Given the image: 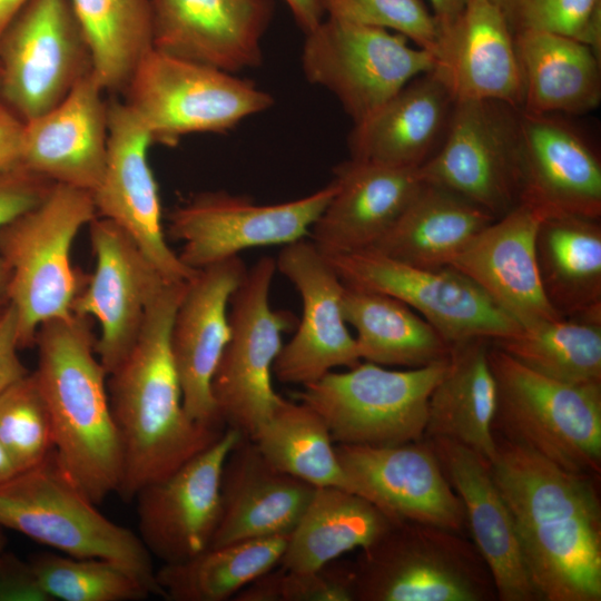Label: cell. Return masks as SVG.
I'll list each match as a JSON object with an SVG mask.
<instances>
[{
  "label": "cell",
  "mask_w": 601,
  "mask_h": 601,
  "mask_svg": "<svg viewBox=\"0 0 601 601\" xmlns=\"http://www.w3.org/2000/svg\"><path fill=\"white\" fill-rule=\"evenodd\" d=\"M494 436L490 472L513 518L541 601H600L597 477L564 470L523 445Z\"/></svg>",
  "instance_id": "obj_1"
},
{
  "label": "cell",
  "mask_w": 601,
  "mask_h": 601,
  "mask_svg": "<svg viewBox=\"0 0 601 601\" xmlns=\"http://www.w3.org/2000/svg\"><path fill=\"white\" fill-rule=\"evenodd\" d=\"M186 285L168 283L152 299L134 347L107 378L122 452L117 493L126 501L209 447L226 430L193 421L183 405L170 328Z\"/></svg>",
  "instance_id": "obj_2"
},
{
  "label": "cell",
  "mask_w": 601,
  "mask_h": 601,
  "mask_svg": "<svg viewBox=\"0 0 601 601\" xmlns=\"http://www.w3.org/2000/svg\"><path fill=\"white\" fill-rule=\"evenodd\" d=\"M90 326V318L73 314L43 323L32 373L49 410L60 465L99 504L119 489L122 452Z\"/></svg>",
  "instance_id": "obj_3"
},
{
  "label": "cell",
  "mask_w": 601,
  "mask_h": 601,
  "mask_svg": "<svg viewBox=\"0 0 601 601\" xmlns=\"http://www.w3.org/2000/svg\"><path fill=\"white\" fill-rule=\"evenodd\" d=\"M97 217L89 191L55 184L37 206L0 229V258L10 269L9 303L20 348L35 345L39 327L72 315L87 278L71 263L80 229Z\"/></svg>",
  "instance_id": "obj_4"
},
{
  "label": "cell",
  "mask_w": 601,
  "mask_h": 601,
  "mask_svg": "<svg viewBox=\"0 0 601 601\" xmlns=\"http://www.w3.org/2000/svg\"><path fill=\"white\" fill-rule=\"evenodd\" d=\"M496 385L493 433L564 470L601 472V384L573 385L543 376L492 344Z\"/></svg>",
  "instance_id": "obj_5"
},
{
  "label": "cell",
  "mask_w": 601,
  "mask_h": 601,
  "mask_svg": "<svg viewBox=\"0 0 601 601\" xmlns=\"http://www.w3.org/2000/svg\"><path fill=\"white\" fill-rule=\"evenodd\" d=\"M0 525L69 556L118 562L164 597L152 556L138 534L104 515L55 451L0 484Z\"/></svg>",
  "instance_id": "obj_6"
},
{
  "label": "cell",
  "mask_w": 601,
  "mask_h": 601,
  "mask_svg": "<svg viewBox=\"0 0 601 601\" xmlns=\"http://www.w3.org/2000/svg\"><path fill=\"white\" fill-rule=\"evenodd\" d=\"M354 601H493L491 572L473 542L436 525L395 521L359 549Z\"/></svg>",
  "instance_id": "obj_7"
},
{
  "label": "cell",
  "mask_w": 601,
  "mask_h": 601,
  "mask_svg": "<svg viewBox=\"0 0 601 601\" xmlns=\"http://www.w3.org/2000/svg\"><path fill=\"white\" fill-rule=\"evenodd\" d=\"M122 95L151 142L169 147L189 134L226 132L274 105L272 95L249 80L155 49Z\"/></svg>",
  "instance_id": "obj_8"
},
{
  "label": "cell",
  "mask_w": 601,
  "mask_h": 601,
  "mask_svg": "<svg viewBox=\"0 0 601 601\" xmlns=\"http://www.w3.org/2000/svg\"><path fill=\"white\" fill-rule=\"evenodd\" d=\"M449 358L405 371L362 361L328 372L297 393L325 422L335 444L392 446L422 440L428 397Z\"/></svg>",
  "instance_id": "obj_9"
},
{
  "label": "cell",
  "mask_w": 601,
  "mask_h": 601,
  "mask_svg": "<svg viewBox=\"0 0 601 601\" xmlns=\"http://www.w3.org/2000/svg\"><path fill=\"white\" fill-rule=\"evenodd\" d=\"M273 257L259 258L234 290L228 307L230 337L215 372L213 396L226 427L253 439L283 397L272 385L282 334L296 317L275 311L269 290L276 273Z\"/></svg>",
  "instance_id": "obj_10"
},
{
  "label": "cell",
  "mask_w": 601,
  "mask_h": 601,
  "mask_svg": "<svg viewBox=\"0 0 601 601\" xmlns=\"http://www.w3.org/2000/svg\"><path fill=\"white\" fill-rule=\"evenodd\" d=\"M305 35L300 60L306 79L332 92L354 124L434 63L430 50L381 28L327 17Z\"/></svg>",
  "instance_id": "obj_11"
},
{
  "label": "cell",
  "mask_w": 601,
  "mask_h": 601,
  "mask_svg": "<svg viewBox=\"0 0 601 601\" xmlns=\"http://www.w3.org/2000/svg\"><path fill=\"white\" fill-rule=\"evenodd\" d=\"M0 100L23 121L59 105L92 72L70 0H28L0 35Z\"/></svg>",
  "instance_id": "obj_12"
},
{
  "label": "cell",
  "mask_w": 601,
  "mask_h": 601,
  "mask_svg": "<svg viewBox=\"0 0 601 601\" xmlns=\"http://www.w3.org/2000/svg\"><path fill=\"white\" fill-rule=\"evenodd\" d=\"M521 109L495 100L454 104L444 137L418 168L497 218L520 203Z\"/></svg>",
  "instance_id": "obj_13"
},
{
  "label": "cell",
  "mask_w": 601,
  "mask_h": 601,
  "mask_svg": "<svg viewBox=\"0 0 601 601\" xmlns=\"http://www.w3.org/2000/svg\"><path fill=\"white\" fill-rule=\"evenodd\" d=\"M326 256L345 285L397 298L420 313L450 345L473 338L502 339L522 329L452 266H413L372 249Z\"/></svg>",
  "instance_id": "obj_14"
},
{
  "label": "cell",
  "mask_w": 601,
  "mask_h": 601,
  "mask_svg": "<svg viewBox=\"0 0 601 601\" xmlns=\"http://www.w3.org/2000/svg\"><path fill=\"white\" fill-rule=\"evenodd\" d=\"M334 191L332 180L305 197L268 205L226 191L200 193L170 211L168 235L183 244L179 259L198 270L248 248L303 239Z\"/></svg>",
  "instance_id": "obj_15"
},
{
  "label": "cell",
  "mask_w": 601,
  "mask_h": 601,
  "mask_svg": "<svg viewBox=\"0 0 601 601\" xmlns=\"http://www.w3.org/2000/svg\"><path fill=\"white\" fill-rule=\"evenodd\" d=\"M88 226L95 269L73 299L71 313L98 322L95 348L109 375L138 339L149 304L170 282L114 221L97 216Z\"/></svg>",
  "instance_id": "obj_16"
},
{
  "label": "cell",
  "mask_w": 601,
  "mask_h": 601,
  "mask_svg": "<svg viewBox=\"0 0 601 601\" xmlns=\"http://www.w3.org/2000/svg\"><path fill=\"white\" fill-rule=\"evenodd\" d=\"M151 144L129 106L109 101L107 159L92 200L97 216L125 230L167 282H188L198 270L186 266L167 243L158 185L148 162Z\"/></svg>",
  "instance_id": "obj_17"
},
{
  "label": "cell",
  "mask_w": 601,
  "mask_h": 601,
  "mask_svg": "<svg viewBox=\"0 0 601 601\" xmlns=\"http://www.w3.org/2000/svg\"><path fill=\"white\" fill-rule=\"evenodd\" d=\"M275 262L298 292L303 308L294 336L274 362L276 378L304 386L335 367L358 364L355 337L343 315L345 284L328 257L303 238L284 245Z\"/></svg>",
  "instance_id": "obj_18"
},
{
  "label": "cell",
  "mask_w": 601,
  "mask_h": 601,
  "mask_svg": "<svg viewBox=\"0 0 601 601\" xmlns=\"http://www.w3.org/2000/svg\"><path fill=\"white\" fill-rule=\"evenodd\" d=\"M242 434L226 427L209 447L136 494L138 536L164 564L184 562L209 548L220 518V480Z\"/></svg>",
  "instance_id": "obj_19"
},
{
  "label": "cell",
  "mask_w": 601,
  "mask_h": 601,
  "mask_svg": "<svg viewBox=\"0 0 601 601\" xmlns=\"http://www.w3.org/2000/svg\"><path fill=\"white\" fill-rule=\"evenodd\" d=\"M355 492L394 521L427 523L461 532L463 504L425 437L392 446L336 444Z\"/></svg>",
  "instance_id": "obj_20"
},
{
  "label": "cell",
  "mask_w": 601,
  "mask_h": 601,
  "mask_svg": "<svg viewBox=\"0 0 601 601\" xmlns=\"http://www.w3.org/2000/svg\"><path fill=\"white\" fill-rule=\"evenodd\" d=\"M246 266L239 256L198 269L187 282L170 328V349L183 405L195 422L226 428L211 383L230 337L229 300Z\"/></svg>",
  "instance_id": "obj_21"
},
{
  "label": "cell",
  "mask_w": 601,
  "mask_h": 601,
  "mask_svg": "<svg viewBox=\"0 0 601 601\" xmlns=\"http://www.w3.org/2000/svg\"><path fill=\"white\" fill-rule=\"evenodd\" d=\"M152 49L230 73L257 68L273 0H148Z\"/></svg>",
  "instance_id": "obj_22"
},
{
  "label": "cell",
  "mask_w": 601,
  "mask_h": 601,
  "mask_svg": "<svg viewBox=\"0 0 601 601\" xmlns=\"http://www.w3.org/2000/svg\"><path fill=\"white\" fill-rule=\"evenodd\" d=\"M520 124V203L543 218H600L601 164L584 136L558 115L521 110Z\"/></svg>",
  "instance_id": "obj_23"
},
{
  "label": "cell",
  "mask_w": 601,
  "mask_h": 601,
  "mask_svg": "<svg viewBox=\"0 0 601 601\" xmlns=\"http://www.w3.org/2000/svg\"><path fill=\"white\" fill-rule=\"evenodd\" d=\"M431 72L454 102L495 100L521 109L523 85L514 35L492 0H471L440 28Z\"/></svg>",
  "instance_id": "obj_24"
},
{
  "label": "cell",
  "mask_w": 601,
  "mask_h": 601,
  "mask_svg": "<svg viewBox=\"0 0 601 601\" xmlns=\"http://www.w3.org/2000/svg\"><path fill=\"white\" fill-rule=\"evenodd\" d=\"M543 216L518 204L481 229L452 260L522 328L562 318L548 302L539 276L535 237Z\"/></svg>",
  "instance_id": "obj_25"
},
{
  "label": "cell",
  "mask_w": 601,
  "mask_h": 601,
  "mask_svg": "<svg viewBox=\"0 0 601 601\" xmlns=\"http://www.w3.org/2000/svg\"><path fill=\"white\" fill-rule=\"evenodd\" d=\"M93 73L55 108L23 124L21 166L55 184L89 191L104 174L108 104Z\"/></svg>",
  "instance_id": "obj_26"
},
{
  "label": "cell",
  "mask_w": 601,
  "mask_h": 601,
  "mask_svg": "<svg viewBox=\"0 0 601 601\" xmlns=\"http://www.w3.org/2000/svg\"><path fill=\"white\" fill-rule=\"evenodd\" d=\"M427 440L463 504L466 525L491 572L497 600L541 601L526 570L513 518L491 475L489 462L455 441Z\"/></svg>",
  "instance_id": "obj_27"
},
{
  "label": "cell",
  "mask_w": 601,
  "mask_h": 601,
  "mask_svg": "<svg viewBox=\"0 0 601 601\" xmlns=\"http://www.w3.org/2000/svg\"><path fill=\"white\" fill-rule=\"evenodd\" d=\"M335 191L309 230L325 255L371 248L395 223L422 184L418 169L349 158L337 165Z\"/></svg>",
  "instance_id": "obj_28"
},
{
  "label": "cell",
  "mask_w": 601,
  "mask_h": 601,
  "mask_svg": "<svg viewBox=\"0 0 601 601\" xmlns=\"http://www.w3.org/2000/svg\"><path fill=\"white\" fill-rule=\"evenodd\" d=\"M315 489L275 469L255 442L242 435L224 463L220 518L209 546L289 535Z\"/></svg>",
  "instance_id": "obj_29"
},
{
  "label": "cell",
  "mask_w": 601,
  "mask_h": 601,
  "mask_svg": "<svg viewBox=\"0 0 601 601\" xmlns=\"http://www.w3.org/2000/svg\"><path fill=\"white\" fill-rule=\"evenodd\" d=\"M454 104L431 71L414 78L354 124L347 137L349 158L418 169L440 146Z\"/></svg>",
  "instance_id": "obj_30"
},
{
  "label": "cell",
  "mask_w": 601,
  "mask_h": 601,
  "mask_svg": "<svg viewBox=\"0 0 601 601\" xmlns=\"http://www.w3.org/2000/svg\"><path fill=\"white\" fill-rule=\"evenodd\" d=\"M523 99L521 110L536 115H582L601 101L600 57L590 46L564 35H514Z\"/></svg>",
  "instance_id": "obj_31"
},
{
  "label": "cell",
  "mask_w": 601,
  "mask_h": 601,
  "mask_svg": "<svg viewBox=\"0 0 601 601\" xmlns=\"http://www.w3.org/2000/svg\"><path fill=\"white\" fill-rule=\"evenodd\" d=\"M490 345L486 338L451 345L447 370L428 397L424 433L427 439L455 441L489 463L496 451L492 428L496 385Z\"/></svg>",
  "instance_id": "obj_32"
},
{
  "label": "cell",
  "mask_w": 601,
  "mask_h": 601,
  "mask_svg": "<svg viewBox=\"0 0 601 601\" xmlns=\"http://www.w3.org/2000/svg\"><path fill=\"white\" fill-rule=\"evenodd\" d=\"M535 253L541 285L553 309L561 317L601 322L600 218L544 217Z\"/></svg>",
  "instance_id": "obj_33"
},
{
  "label": "cell",
  "mask_w": 601,
  "mask_h": 601,
  "mask_svg": "<svg viewBox=\"0 0 601 601\" xmlns=\"http://www.w3.org/2000/svg\"><path fill=\"white\" fill-rule=\"evenodd\" d=\"M494 219L456 193L422 180L400 217L368 249L413 266H450Z\"/></svg>",
  "instance_id": "obj_34"
},
{
  "label": "cell",
  "mask_w": 601,
  "mask_h": 601,
  "mask_svg": "<svg viewBox=\"0 0 601 601\" xmlns=\"http://www.w3.org/2000/svg\"><path fill=\"white\" fill-rule=\"evenodd\" d=\"M343 315L356 331L361 361L417 368L447 359L451 345L397 298L345 285Z\"/></svg>",
  "instance_id": "obj_35"
},
{
  "label": "cell",
  "mask_w": 601,
  "mask_h": 601,
  "mask_svg": "<svg viewBox=\"0 0 601 601\" xmlns=\"http://www.w3.org/2000/svg\"><path fill=\"white\" fill-rule=\"evenodd\" d=\"M395 522L370 500L338 487H316L288 536L279 565L315 570L377 540Z\"/></svg>",
  "instance_id": "obj_36"
},
{
  "label": "cell",
  "mask_w": 601,
  "mask_h": 601,
  "mask_svg": "<svg viewBox=\"0 0 601 601\" xmlns=\"http://www.w3.org/2000/svg\"><path fill=\"white\" fill-rule=\"evenodd\" d=\"M289 535L240 541L216 548L179 563L164 564L156 579L171 601H225L276 566Z\"/></svg>",
  "instance_id": "obj_37"
},
{
  "label": "cell",
  "mask_w": 601,
  "mask_h": 601,
  "mask_svg": "<svg viewBox=\"0 0 601 601\" xmlns=\"http://www.w3.org/2000/svg\"><path fill=\"white\" fill-rule=\"evenodd\" d=\"M275 469L315 487H355L344 471L323 418L302 402L283 397L252 439Z\"/></svg>",
  "instance_id": "obj_38"
},
{
  "label": "cell",
  "mask_w": 601,
  "mask_h": 601,
  "mask_svg": "<svg viewBox=\"0 0 601 601\" xmlns=\"http://www.w3.org/2000/svg\"><path fill=\"white\" fill-rule=\"evenodd\" d=\"M88 41L92 73L105 91L122 93L152 49L148 0H70Z\"/></svg>",
  "instance_id": "obj_39"
},
{
  "label": "cell",
  "mask_w": 601,
  "mask_h": 601,
  "mask_svg": "<svg viewBox=\"0 0 601 601\" xmlns=\"http://www.w3.org/2000/svg\"><path fill=\"white\" fill-rule=\"evenodd\" d=\"M491 342L549 378L573 385L601 384V322L562 317Z\"/></svg>",
  "instance_id": "obj_40"
},
{
  "label": "cell",
  "mask_w": 601,
  "mask_h": 601,
  "mask_svg": "<svg viewBox=\"0 0 601 601\" xmlns=\"http://www.w3.org/2000/svg\"><path fill=\"white\" fill-rule=\"evenodd\" d=\"M29 562L51 601H132L156 595L138 574L115 561L46 552Z\"/></svg>",
  "instance_id": "obj_41"
},
{
  "label": "cell",
  "mask_w": 601,
  "mask_h": 601,
  "mask_svg": "<svg viewBox=\"0 0 601 601\" xmlns=\"http://www.w3.org/2000/svg\"><path fill=\"white\" fill-rule=\"evenodd\" d=\"M0 444L19 472L55 450L51 417L32 372L0 393Z\"/></svg>",
  "instance_id": "obj_42"
},
{
  "label": "cell",
  "mask_w": 601,
  "mask_h": 601,
  "mask_svg": "<svg viewBox=\"0 0 601 601\" xmlns=\"http://www.w3.org/2000/svg\"><path fill=\"white\" fill-rule=\"evenodd\" d=\"M233 600L354 601L353 565L336 559L315 570L274 566L242 589Z\"/></svg>",
  "instance_id": "obj_43"
},
{
  "label": "cell",
  "mask_w": 601,
  "mask_h": 601,
  "mask_svg": "<svg viewBox=\"0 0 601 601\" xmlns=\"http://www.w3.org/2000/svg\"><path fill=\"white\" fill-rule=\"evenodd\" d=\"M513 35L546 31L574 38L601 52V0H492Z\"/></svg>",
  "instance_id": "obj_44"
},
{
  "label": "cell",
  "mask_w": 601,
  "mask_h": 601,
  "mask_svg": "<svg viewBox=\"0 0 601 601\" xmlns=\"http://www.w3.org/2000/svg\"><path fill=\"white\" fill-rule=\"evenodd\" d=\"M324 14L406 37L433 53L440 28L423 0H319Z\"/></svg>",
  "instance_id": "obj_45"
},
{
  "label": "cell",
  "mask_w": 601,
  "mask_h": 601,
  "mask_svg": "<svg viewBox=\"0 0 601 601\" xmlns=\"http://www.w3.org/2000/svg\"><path fill=\"white\" fill-rule=\"evenodd\" d=\"M53 185L23 167L0 175V229L41 203Z\"/></svg>",
  "instance_id": "obj_46"
},
{
  "label": "cell",
  "mask_w": 601,
  "mask_h": 601,
  "mask_svg": "<svg viewBox=\"0 0 601 601\" xmlns=\"http://www.w3.org/2000/svg\"><path fill=\"white\" fill-rule=\"evenodd\" d=\"M0 601H51L41 587L30 562L11 553L3 554L0 565Z\"/></svg>",
  "instance_id": "obj_47"
},
{
  "label": "cell",
  "mask_w": 601,
  "mask_h": 601,
  "mask_svg": "<svg viewBox=\"0 0 601 601\" xmlns=\"http://www.w3.org/2000/svg\"><path fill=\"white\" fill-rule=\"evenodd\" d=\"M17 327V314L9 304L0 314V393L29 373L19 356Z\"/></svg>",
  "instance_id": "obj_48"
},
{
  "label": "cell",
  "mask_w": 601,
  "mask_h": 601,
  "mask_svg": "<svg viewBox=\"0 0 601 601\" xmlns=\"http://www.w3.org/2000/svg\"><path fill=\"white\" fill-rule=\"evenodd\" d=\"M24 121L0 100V175L21 168Z\"/></svg>",
  "instance_id": "obj_49"
},
{
  "label": "cell",
  "mask_w": 601,
  "mask_h": 601,
  "mask_svg": "<svg viewBox=\"0 0 601 601\" xmlns=\"http://www.w3.org/2000/svg\"><path fill=\"white\" fill-rule=\"evenodd\" d=\"M296 23L306 33L315 28L323 19L324 11L319 0H284Z\"/></svg>",
  "instance_id": "obj_50"
},
{
  "label": "cell",
  "mask_w": 601,
  "mask_h": 601,
  "mask_svg": "<svg viewBox=\"0 0 601 601\" xmlns=\"http://www.w3.org/2000/svg\"><path fill=\"white\" fill-rule=\"evenodd\" d=\"M471 0H428L439 28L451 23L470 3Z\"/></svg>",
  "instance_id": "obj_51"
},
{
  "label": "cell",
  "mask_w": 601,
  "mask_h": 601,
  "mask_svg": "<svg viewBox=\"0 0 601 601\" xmlns=\"http://www.w3.org/2000/svg\"><path fill=\"white\" fill-rule=\"evenodd\" d=\"M28 0H0V35Z\"/></svg>",
  "instance_id": "obj_52"
},
{
  "label": "cell",
  "mask_w": 601,
  "mask_h": 601,
  "mask_svg": "<svg viewBox=\"0 0 601 601\" xmlns=\"http://www.w3.org/2000/svg\"><path fill=\"white\" fill-rule=\"evenodd\" d=\"M10 280V269L2 258H0V314L9 306L8 286Z\"/></svg>",
  "instance_id": "obj_53"
},
{
  "label": "cell",
  "mask_w": 601,
  "mask_h": 601,
  "mask_svg": "<svg viewBox=\"0 0 601 601\" xmlns=\"http://www.w3.org/2000/svg\"><path fill=\"white\" fill-rule=\"evenodd\" d=\"M18 469L12 462L11 457L0 444V484L10 480L18 473Z\"/></svg>",
  "instance_id": "obj_54"
},
{
  "label": "cell",
  "mask_w": 601,
  "mask_h": 601,
  "mask_svg": "<svg viewBox=\"0 0 601 601\" xmlns=\"http://www.w3.org/2000/svg\"><path fill=\"white\" fill-rule=\"evenodd\" d=\"M6 535L3 533V528L0 525V565H1V562H2V558H3V554H4V546H6Z\"/></svg>",
  "instance_id": "obj_55"
},
{
  "label": "cell",
  "mask_w": 601,
  "mask_h": 601,
  "mask_svg": "<svg viewBox=\"0 0 601 601\" xmlns=\"http://www.w3.org/2000/svg\"><path fill=\"white\" fill-rule=\"evenodd\" d=\"M0 85H1V70H0Z\"/></svg>",
  "instance_id": "obj_56"
}]
</instances>
